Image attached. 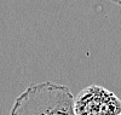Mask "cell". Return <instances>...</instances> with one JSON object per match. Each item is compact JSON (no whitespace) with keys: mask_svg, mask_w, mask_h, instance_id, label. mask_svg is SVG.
<instances>
[{"mask_svg":"<svg viewBox=\"0 0 121 115\" xmlns=\"http://www.w3.org/2000/svg\"><path fill=\"white\" fill-rule=\"evenodd\" d=\"M74 101L65 85L32 84L13 101L10 115H75Z\"/></svg>","mask_w":121,"mask_h":115,"instance_id":"1","label":"cell"},{"mask_svg":"<svg viewBox=\"0 0 121 115\" xmlns=\"http://www.w3.org/2000/svg\"><path fill=\"white\" fill-rule=\"evenodd\" d=\"M75 115H121V99L99 85H90L74 101Z\"/></svg>","mask_w":121,"mask_h":115,"instance_id":"2","label":"cell"},{"mask_svg":"<svg viewBox=\"0 0 121 115\" xmlns=\"http://www.w3.org/2000/svg\"><path fill=\"white\" fill-rule=\"evenodd\" d=\"M109 1H112V3H113V4H115V5L121 6V0H109Z\"/></svg>","mask_w":121,"mask_h":115,"instance_id":"3","label":"cell"}]
</instances>
